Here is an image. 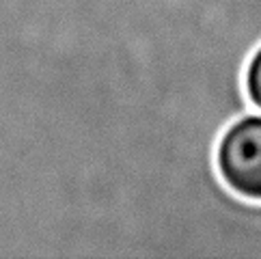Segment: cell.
Returning <instances> with one entry per match:
<instances>
[{"instance_id":"1","label":"cell","mask_w":261,"mask_h":259,"mask_svg":"<svg viewBox=\"0 0 261 259\" xmlns=\"http://www.w3.org/2000/svg\"><path fill=\"white\" fill-rule=\"evenodd\" d=\"M220 177L240 197L261 201V117L233 123L218 143Z\"/></svg>"},{"instance_id":"2","label":"cell","mask_w":261,"mask_h":259,"mask_svg":"<svg viewBox=\"0 0 261 259\" xmlns=\"http://www.w3.org/2000/svg\"><path fill=\"white\" fill-rule=\"evenodd\" d=\"M246 91L250 101L261 108V48L255 52V57L250 59L248 69H246Z\"/></svg>"}]
</instances>
